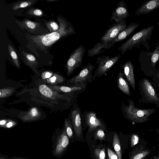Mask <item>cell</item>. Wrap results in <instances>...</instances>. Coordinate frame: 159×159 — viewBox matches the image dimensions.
Instances as JSON below:
<instances>
[{
    "mask_svg": "<svg viewBox=\"0 0 159 159\" xmlns=\"http://www.w3.org/2000/svg\"><path fill=\"white\" fill-rule=\"evenodd\" d=\"M48 2H54L57 1V0H46Z\"/></svg>",
    "mask_w": 159,
    "mask_h": 159,
    "instance_id": "40",
    "label": "cell"
},
{
    "mask_svg": "<svg viewBox=\"0 0 159 159\" xmlns=\"http://www.w3.org/2000/svg\"><path fill=\"white\" fill-rule=\"evenodd\" d=\"M16 122L11 120L3 119L0 121V126L1 127L9 128L14 126Z\"/></svg>",
    "mask_w": 159,
    "mask_h": 159,
    "instance_id": "28",
    "label": "cell"
},
{
    "mask_svg": "<svg viewBox=\"0 0 159 159\" xmlns=\"http://www.w3.org/2000/svg\"><path fill=\"white\" fill-rule=\"evenodd\" d=\"M27 13L29 15L35 16H41L43 15V12L41 10L34 8L29 10L27 11Z\"/></svg>",
    "mask_w": 159,
    "mask_h": 159,
    "instance_id": "34",
    "label": "cell"
},
{
    "mask_svg": "<svg viewBox=\"0 0 159 159\" xmlns=\"http://www.w3.org/2000/svg\"><path fill=\"white\" fill-rule=\"evenodd\" d=\"M64 80V79L62 76L55 73L52 76L47 80V82L52 85H55L63 82Z\"/></svg>",
    "mask_w": 159,
    "mask_h": 159,
    "instance_id": "25",
    "label": "cell"
},
{
    "mask_svg": "<svg viewBox=\"0 0 159 159\" xmlns=\"http://www.w3.org/2000/svg\"><path fill=\"white\" fill-rule=\"evenodd\" d=\"M157 25H158V26L159 27V21H158V22L157 23Z\"/></svg>",
    "mask_w": 159,
    "mask_h": 159,
    "instance_id": "43",
    "label": "cell"
},
{
    "mask_svg": "<svg viewBox=\"0 0 159 159\" xmlns=\"http://www.w3.org/2000/svg\"><path fill=\"white\" fill-rule=\"evenodd\" d=\"M57 20L59 28L56 31L41 35L26 34L29 45L45 52L61 38L75 34V29L70 22L60 16L57 17Z\"/></svg>",
    "mask_w": 159,
    "mask_h": 159,
    "instance_id": "1",
    "label": "cell"
},
{
    "mask_svg": "<svg viewBox=\"0 0 159 159\" xmlns=\"http://www.w3.org/2000/svg\"><path fill=\"white\" fill-rule=\"evenodd\" d=\"M107 49V48L101 42H98L93 48L88 50V56L93 57L103 52Z\"/></svg>",
    "mask_w": 159,
    "mask_h": 159,
    "instance_id": "22",
    "label": "cell"
},
{
    "mask_svg": "<svg viewBox=\"0 0 159 159\" xmlns=\"http://www.w3.org/2000/svg\"><path fill=\"white\" fill-rule=\"evenodd\" d=\"M37 1L35 0H29L18 2L13 4L12 8L13 10H16L19 9L25 8L32 5Z\"/></svg>",
    "mask_w": 159,
    "mask_h": 159,
    "instance_id": "24",
    "label": "cell"
},
{
    "mask_svg": "<svg viewBox=\"0 0 159 159\" xmlns=\"http://www.w3.org/2000/svg\"><path fill=\"white\" fill-rule=\"evenodd\" d=\"M8 51L10 56L15 65L18 68H20V65L17 54L11 44H9L8 45Z\"/></svg>",
    "mask_w": 159,
    "mask_h": 159,
    "instance_id": "26",
    "label": "cell"
},
{
    "mask_svg": "<svg viewBox=\"0 0 159 159\" xmlns=\"http://www.w3.org/2000/svg\"><path fill=\"white\" fill-rule=\"evenodd\" d=\"M39 90L42 95L49 99H55L57 98H60L62 96L44 84L40 85L39 87Z\"/></svg>",
    "mask_w": 159,
    "mask_h": 159,
    "instance_id": "18",
    "label": "cell"
},
{
    "mask_svg": "<svg viewBox=\"0 0 159 159\" xmlns=\"http://www.w3.org/2000/svg\"><path fill=\"white\" fill-rule=\"evenodd\" d=\"M21 52L25 63L39 74L36 69L38 62L35 57L32 54L24 51H22Z\"/></svg>",
    "mask_w": 159,
    "mask_h": 159,
    "instance_id": "21",
    "label": "cell"
},
{
    "mask_svg": "<svg viewBox=\"0 0 159 159\" xmlns=\"http://www.w3.org/2000/svg\"><path fill=\"white\" fill-rule=\"evenodd\" d=\"M71 117L75 133L77 137H80L82 133V128L79 110L77 108L73 111L71 113Z\"/></svg>",
    "mask_w": 159,
    "mask_h": 159,
    "instance_id": "13",
    "label": "cell"
},
{
    "mask_svg": "<svg viewBox=\"0 0 159 159\" xmlns=\"http://www.w3.org/2000/svg\"><path fill=\"white\" fill-rule=\"evenodd\" d=\"M94 137L95 139L100 140L103 139L105 137V134L103 130L102 129L97 130L95 133Z\"/></svg>",
    "mask_w": 159,
    "mask_h": 159,
    "instance_id": "35",
    "label": "cell"
},
{
    "mask_svg": "<svg viewBox=\"0 0 159 159\" xmlns=\"http://www.w3.org/2000/svg\"><path fill=\"white\" fill-rule=\"evenodd\" d=\"M54 74L53 73L52 71H46L42 73L41 77L43 80H47L52 76Z\"/></svg>",
    "mask_w": 159,
    "mask_h": 159,
    "instance_id": "37",
    "label": "cell"
},
{
    "mask_svg": "<svg viewBox=\"0 0 159 159\" xmlns=\"http://www.w3.org/2000/svg\"><path fill=\"white\" fill-rule=\"evenodd\" d=\"M159 59V49H156L153 52L151 58V65L154 67Z\"/></svg>",
    "mask_w": 159,
    "mask_h": 159,
    "instance_id": "33",
    "label": "cell"
},
{
    "mask_svg": "<svg viewBox=\"0 0 159 159\" xmlns=\"http://www.w3.org/2000/svg\"><path fill=\"white\" fill-rule=\"evenodd\" d=\"M109 159H118V156L116 153L111 150L110 148L107 149Z\"/></svg>",
    "mask_w": 159,
    "mask_h": 159,
    "instance_id": "38",
    "label": "cell"
},
{
    "mask_svg": "<svg viewBox=\"0 0 159 159\" xmlns=\"http://www.w3.org/2000/svg\"><path fill=\"white\" fill-rule=\"evenodd\" d=\"M149 151L147 150L138 152L131 157L130 159H143L148 154Z\"/></svg>",
    "mask_w": 159,
    "mask_h": 159,
    "instance_id": "31",
    "label": "cell"
},
{
    "mask_svg": "<svg viewBox=\"0 0 159 159\" xmlns=\"http://www.w3.org/2000/svg\"><path fill=\"white\" fill-rule=\"evenodd\" d=\"M15 21L21 29L26 30L35 35H41L48 33V30L43 27L38 22L28 19L20 21L16 20Z\"/></svg>",
    "mask_w": 159,
    "mask_h": 159,
    "instance_id": "8",
    "label": "cell"
},
{
    "mask_svg": "<svg viewBox=\"0 0 159 159\" xmlns=\"http://www.w3.org/2000/svg\"><path fill=\"white\" fill-rule=\"evenodd\" d=\"M112 144L118 159H122L121 145L118 135L116 133L113 135Z\"/></svg>",
    "mask_w": 159,
    "mask_h": 159,
    "instance_id": "23",
    "label": "cell"
},
{
    "mask_svg": "<svg viewBox=\"0 0 159 159\" xmlns=\"http://www.w3.org/2000/svg\"><path fill=\"white\" fill-rule=\"evenodd\" d=\"M85 51L84 47L81 45L72 52L66 62L67 76L71 75L76 68L81 65Z\"/></svg>",
    "mask_w": 159,
    "mask_h": 159,
    "instance_id": "6",
    "label": "cell"
},
{
    "mask_svg": "<svg viewBox=\"0 0 159 159\" xmlns=\"http://www.w3.org/2000/svg\"><path fill=\"white\" fill-rule=\"evenodd\" d=\"M124 74L123 71L120 72L118 74L117 82L119 89L126 95H131L129 85L124 78Z\"/></svg>",
    "mask_w": 159,
    "mask_h": 159,
    "instance_id": "20",
    "label": "cell"
},
{
    "mask_svg": "<svg viewBox=\"0 0 159 159\" xmlns=\"http://www.w3.org/2000/svg\"><path fill=\"white\" fill-rule=\"evenodd\" d=\"M139 26V24L136 23H131L115 39L113 42V45L117 42L121 41L132 33Z\"/></svg>",
    "mask_w": 159,
    "mask_h": 159,
    "instance_id": "17",
    "label": "cell"
},
{
    "mask_svg": "<svg viewBox=\"0 0 159 159\" xmlns=\"http://www.w3.org/2000/svg\"><path fill=\"white\" fill-rule=\"evenodd\" d=\"M95 66L89 63L77 75L69 80V82L73 84L82 83L90 79L92 76V72Z\"/></svg>",
    "mask_w": 159,
    "mask_h": 159,
    "instance_id": "10",
    "label": "cell"
},
{
    "mask_svg": "<svg viewBox=\"0 0 159 159\" xmlns=\"http://www.w3.org/2000/svg\"><path fill=\"white\" fill-rule=\"evenodd\" d=\"M120 57V54L112 58L104 55L98 57L96 62L98 64V66L95 72L93 78L104 74L117 62Z\"/></svg>",
    "mask_w": 159,
    "mask_h": 159,
    "instance_id": "7",
    "label": "cell"
},
{
    "mask_svg": "<svg viewBox=\"0 0 159 159\" xmlns=\"http://www.w3.org/2000/svg\"><path fill=\"white\" fill-rule=\"evenodd\" d=\"M47 29L50 33L57 30L59 28V25L56 22L51 20L45 22Z\"/></svg>",
    "mask_w": 159,
    "mask_h": 159,
    "instance_id": "29",
    "label": "cell"
},
{
    "mask_svg": "<svg viewBox=\"0 0 159 159\" xmlns=\"http://www.w3.org/2000/svg\"><path fill=\"white\" fill-rule=\"evenodd\" d=\"M65 126L67 134L70 139H71L73 136L72 125L70 120L66 119L65 120Z\"/></svg>",
    "mask_w": 159,
    "mask_h": 159,
    "instance_id": "30",
    "label": "cell"
},
{
    "mask_svg": "<svg viewBox=\"0 0 159 159\" xmlns=\"http://www.w3.org/2000/svg\"><path fill=\"white\" fill-rule=\"evenodd\" d=\"M129 16L125 3L124 0L120 1L112 13L111 21L119 23L125 20Z\"/></svg>",
    "mask_w": 159,
    "mask_h": 159,
    "instance_id": "9",
    "label": "cell"
},
{
    "mask_svg": "<svg viewBox=\"0 0 159 159\" xmlns=\"http://www.w3.org/2000/svg\"><path fill=\"white\" fill-rule=\"evenodd\" d=\"M159 7V0L148 1L136 11L135 15L139 16L150 13Z\"/></svg>",
    "mask_w": 159,
    "mask_h": 159,
    "instance_id": "12",
    "label": "cell"
},
{
    "mask_svg": "<svg viewBox=\"0 0 159 159\" xmlns=\"http://www.w3.org/2000/svg\"><path fill=\"white\" fill-rule=\"evenodd\" d=\"M153 84L154 85L157 84V87H159V73L154 75L152 77Z\"/></svg>",
    "mask_w": 159,
    "mask_h": 159,
    "instance_id": "39",
    "label": "cell"
},
{
    "mask_svg": "<svg viewBox=\"0 0 159 159\" xmlns=\"http://www.w3.org/2000/svg\"><path fill=\"white\" fill-rule=\"evenodd\" d=\"M139 85L142 95L139 102L153 103L159 107V95L150 82L144 78L140 80Z\"/></svg>",
    "mask_w": 159,
    "mask_h": 159,
    "instance_id": "4",
    "label": "cell"
},
{
    "mask_svg": "<svg viewBox=\"0 0 159 159\" xmlns=\"http://www.w3.org/2000/svg\"><path fill=\"white\" fill-rule=\"evenodd\" d=\"M153 159H159V156L155 157Z\"/></svg>",
    "mask_w": 159,
    "mask_h": 159,
    "instance_id": "41",
    "label": "cell"
},
{
    "mask_svg": "<svg viewBox=\"0 0 159 159\" xmlns=\"http://www.w3.org/2000/svg\"><path fill=\"white\" fill-rule=\"evenodd\" d=\"M0 159H5L4 157H1Z\"/></svg>",
    "mask_w": 159,
    "mask_h": 159,
    "instance_id": "42",
    "label": "cell"
},
{
    "mask_svg": "<svg viewBox=\"0 0 159 159\" xmlns=\"http://www.w3.org/2000/svg\"></svg>",
    "mask_w": 159,
    "mask_h": 159,
    "instance_id": "44",
    "label": "cell"
},
{
    "mask_svg": "<svg viewBox=\"0 0 159 159\" xmlns=\"http://www.w3.org/2000/svg\"><path fill=\"white\" fill-rule=\"evenodd\" d=\"M15 88L8 87L0 90V98H6L10 96L14 92Z\"/></svg>",
    "mask_w": 159,
    "mask_h": 159,
    "instance_id": "27",
    "label": "cell"
},
{
    "mask_svg": "<svg viewBox=\"0 0 159 159\" xmlns=\"http://www.w3.org/2000/svg\"><path fill=\"white\" fill-rule=\"evenodd\" d=\"M126 28L125 20L109 25L108 29L101 37V42L107 49L110 48L113 45L112 43L115 39Z\"/></svg>",
    "mask_w": 159,
    "mask_h": 159,
    "instance_id": "5",
    "label": "cell"
},
{
    "mask_svg": "<svg viewBox=\"0 0 159 159\" xmlns=\"http://www.w3.org/2000/svg\"><path fill=\"white\" fill-rule=\"evenodd\" d=\"M94 153L97 159H106V155L104 148H96L94 151Z\"/></svg>",
    "mask_w": 159,
    "mask_h": 159,
    "instance_id": "32",
    "label": "cell"
},
{
    "mask_svg": "<svg viewBox=\"0 0 159 159\" xmlns=\"http://www.w3.org/2000/svg\"><path fill=\"white\" fill-rule=\"evenodd\" d=\"M69 143V138L67 134L65 128L57 138L54 150L55 155L61 154L66 149Z\"/></svg>",
    "mask_w": 159,
    "mask_h": 159,
    "instance_id": "11",
    "label": "cell"
},
{
    "mask_svg": "<svg viewBox=\"0 0 159 159\" xmlns=\"http://www.w3.org/2000/svg\"><path fill=\"white\" fill-rule=\"evenodd\" d=\"M124 73L127 80L134 90L135 83L134 68L132 62L129 61L125 63L122 66Z\"/></svg>",
    "mask_w": 159,
    "mask_h": 159,
    "instance_id": "14",
    "label": "cell"
},
{
    "mask_svg": "<svg viewBox=\"0 0 159 159\" xmlns=\"http://www.w3.org/2000/svg\"><path fill=\"white\" fill-rule=\"evenodd\" d=\"M84 86V85H83ZM83 85L72 86H66L57 85H49L48 86L56 92H62L66 93L80 91L84 88Z\"/></svg>",
    "mask_w": 159,
    "mask_h": 159,
    "instance_id": "19",
    "label": "cell"
},
{
    "mask_svg": "<svg viewBox=\"0 0 159 159\" xmlns=\"http://www.w3.org/2000/svg\"><path fill=\"white\" fill-rule=\"evenodd\" d=\"M154 26L143 28L123 43L118 49L123 55L128 50H131L135 46L148 39L154 29Z\"/></svg>",
    "mask_w": 159,
    "mask_h": 159,
    "instance_id": "3",
    "label": "cell"
},
{
    "mask_svg": "<svg viewBox=\"0 0 159 159\" xmlns=\"http://www.w3.org/2000/svg\"><path fill=\"white\" fill-rule=\"evenodd\" d=\"M139 138L136 134H133L131 138V147H133L136 145L139 142Z\"/></svg>",
    "mask_w": 159,
    "mask_h": 159,
    "instance_id": "36",
    "label": "cell"
},
{
    "mask_svg": "<svg viewBox=\"0 0 159 159\" xmlns=\"http://www.w3.org/2000/svg\"><path fill=\"white\" fill-rule=\"evenodd\" d=\"M22 113L23 114L20 115V117L22 120L25 121L36 120L41 116V111L36 107H32L27 111Z\"/></svg>",
    "mask_w": 159,
    "mask_h": 159,
    "instance_id": "16",
    "label": "cell"
},
{
    "mask_svg": "<svg viewBox=\"0 0 159 159\" xmlns=\"http://www.w3.org/2000/svg\"><path fill=\"white\" fill-rule=\"evenodd\" d=\"M125 115L130 120L136 123H142L149 120V117L156 110L154 108L141 109L136 107L134 101L129 100V104L124 109Z\"/></svg>",
    "mask_w": 159,
    "mask_h": 159,
    "instance_id": "2",
    "label": "cell"
},
{
    "mask_svg": "<svg viewBox=\"0 0 159 159\" xmlns=\"http://www.w3.org/2000/svg\"><path fill=\"white\" fill-rule=\"evenodd\" d=\"M86 123L89 127V131L91 132L98 127H103V125L101 121L98 119L96 113L90 112L86 114Z\"/></svg>",
    "mask_w": 159,
    "mask_h": 159,
    "instance_id": "15",
    "label": "cell"
}]
</instances>
